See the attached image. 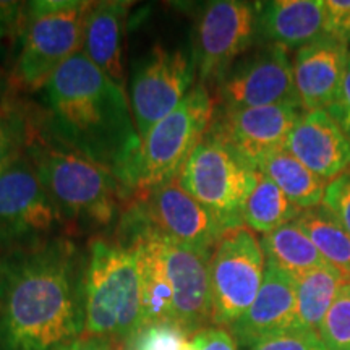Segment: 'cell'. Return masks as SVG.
Segmentation results:
<instances>
[{
	"label": "cell",
	"instance_id": "7a4b0ae2",
	"mask_svg": "<svg viewBox=\"0 0 350 350\" xmlns=\"http://www.w3.org/2000/svg\"><path fill=\"white\" fill-rule=\"evenodd\" d=\"M44 98L49 137L119 178L142 143L124 86L81 51L57 68Z\"/></svg>",
	"mask_w": 350,
	"mask_h": 350
},
{
	"label": "cell",
	"instance_id": "d4e9b609",
	"mask_svg": "<svg viewBox=\"0 0 350 350\" xmlns=\"http://www.w3.org/2000/svg\"><path fill=\"white\" fill-rule=\"evenodd\" d=\"M301 209L295 206L282 190L265 174L258 175V183L243 209V226L266 235L279 227L294 222Z\"/></svg>",
	"mask_w": 350,
	"mask_h": 350
},
{
	"label": "cell",
	"instance_id": "cb8c5ba5",
	"mask_svg": "<svg viewBox=\"0 0 350 350\" xmlns=\"http://www.w3.org/2000/svg\"><path fill=\"white\" fill-rule=\"evenodd\" d=\"M323 258L350 282V234L325 204L305 209L295 219Z\"/></svg>",
	"mask_w": 350,
	"mask_h": 350
},
{
	"label": "cell",
	"instance_id": "484cf974",
	"mask_svg": "<svg viewBox=\"0 0 350 350\" xmlns=\"http://www.w3.org/2000/svg\"><path fill=\"white\" fill-rule=\"evenodd\" d=\"M33 125L18 109L0 106V172L25 154Z\"/></svg>",
	"mask_w": 350,
	"mask_h": 350
},
{
	"label": "cell",
	"instance_id": "4316f807",
	"mask_svg": "<svg viewBox=\"0 0 350 350\" xmlns=\"http://www.w3.org/2000/svg\"><path fill=\"white\" fill-rule=\"evenodd\" d=\"M318 336L326 350H350V282L339 288Z\"/></svg>",
	"mask_w": 350,
	"mask_h": 350
},
{
	"label": "cell",
	"instance_id": "7c38bea8",
	"mask_svg": "<svg viewBox=\"0 0 350 350\" xmlns=\"http://www.w3.org/2000/svg\"><path fill=\"white\" fill-rule=\"evenodd\" d=\"M193 59L156 46L139 60L130 85V103L139 138L180 106L195 83Z\"/></svg>",
	"mask_w": 350,
	"mask_h": 350
},
{
	"label": "cell",
	"instance_id": "3957f363",
	"mask_svg": "<svg viewBox=\"0 0 350 350\" xmlns=\"http://www.w3.org/2000/svg\"><path fill=\"white\" fill-rule=\"evenodd\" d=\"M25 152L64 221L85 229L107 227L116 221L124 191L111 170L34 126Z\"/></svg>",
	"mask_w": 350,
	"mask_h": 350
},
{
	"label": "cell",
	"instance_id": "603a6c76",
	"mask_svg": "<svg viewBox=\"0 0 350 350\" xmlns=\"http://www.w3.org/2000/svg\"><path fill=\"white\" fill-rule=\"evenodd\" d=\"M260 172L281 188L282 193L301 211L323 204L327 183L286 150L271 156L261 165Z\"/></svg>",
	"mask_w": 350,
	"mask_h": 350
},
{
	"label": "cell",
	"instance_id": "52a82bcc",
	"mask_svg": "<svg viewBox=\"0 0 350 350\" xmlns=\"http://www.w3.org/2000/svg\"><path fill=\"white\" fill-rule=\"evenodd\" d=\"M120 230L125 243L148 230L195 250L213 253L230 229L188 193L175 177L146 193L135 195V203L122 219Z\"/></svg>",
	"mask_w": 350,
	"mask_h": 350
},
{
	"label": "cell",
	"instance_id": "5bb4252c",
	"mask_svg": "<svg viewBox=\"0 0 350 350\" xmlns=\"http://www.w3.org/2000/svg\"><path fill=\"white\" fill-rule=\"evenodd\" d=\"M62 222L26 152L0 172V242L42 237Z\"/></svg>",
	"mask_w": 350,
	"mask_h": 350
},
{
	"label": "cell",
	"instance_id": "d590c367",
	"mask_svg": "<svg viewBox=\"0 0 350 350\" xmlns=\"http://www.w3.org/2000/svg\"><path fill=\"white\" fill-rule=\"evenodd\" d=\"M3 91H5V81H3L2 75H0V96L3 94Z\"/></svg>",
	"mask_w": 350,
	"mask_h": 350
},
{
	"label": "cell",
	"instance_id": "2e32d148",
	"mask_svg": "<svg viewBox=\"0 0 350 350\" xmlns=\"http://www.w3.org/2000/svg\"><path fill=\"white\" fill-rule=\"evenodd\" d=\"M349 60V47L329 34L295 52L292 70L301 111H326L334 103Z\"/></svg>",
	"mask_w": 350,
	"mask_h": 350
},
{
	"label": "cell",
	"instance_id": "1f68e13d",
	"mask_svg": "<svg viewBox=\"0 0 350 350\" xmlns=\"http://www.w3.org/2000/svg\"><path fill=\"white\" fill-rule=\"evenodd\" d=\"M326 34L338 38L350 49V0H327Z\"/></svg>",
	"mask_w": 350,
	"mask_h": 350
},
{
	"label": "cell",
	"instance_id": "6da1fadb",
	"mask_svg": "<svg viewBox=\"0 0 350 350\" xmlns=\"http://www.w3.org/2000/svg\"><path fill=\"white\" fill-rule=\"evenodd\" d=\"M75 245L47 239L0 261V350H55L83 325Z\"/></svg>",
	"mask_w": 350,
	"mask_h": 350
},
{
	"label": "cell",
	"instance_id": "e0dca14e",
	"mask_svg": "<svg viewBox=\"0 0 350 350\" xmlns=\"http://www.w3.org/2000/svg\"><path fill=\"white\" fill-rule=\"evenodd\" d=\"M286 151L326 183L350 167V139L327 111L301 112Z\"/></svg>",
	"mask_w": 350,
	"mask_h": 350
},
{
	"label": "cell",
	"instance_id": "f546056e",
	"mask_svg": "<svg viewBox=\"0 0 350 350\" xmlns=\"http://www.w3.org/2000/svg\"><path fill=\"white\" fill-rule=\"evenodd\" d=\"M250 350H326L319 339L318 332L288 327L286 331L275 332L273 336L258 340Z\"/></svg>",
	"mask_w": 350,
	"mask_h": 350
},
{
	"label": "cell",
	"instance_id": "836d02e7",
	"mask_svg": "<svg viewBox=\"0 0 350 350\" xmlns=\"http://www.w3.org/2000/svg\"><path fill=\"white\" fill-rule=\"evenodd\" d=\"M326 111L334 119L336 124L340 126L345 137L350 139V60L347 68H345L339 93L336 96L334 103Z\"/></svg>",
	"mask_w": 350,
	"mask_h": 350
},
{
	"label": "cell",
	"instance_id": "d6a6232c",
	"mask_svg": "<svg viewBox=\"0 0 350 350\" xmlns=\"http://www.w3.org/2000/svg\"><path fill=\"white\" fill-rule=\"evenodd\" d=\"M195 350H239V344L232 332L221 326H206L195 332L190 339Z\"/></svg>",
	"mask_w": 350,
	"mask_h": 350
},
{
	"label": "cell",
	"instance_id": "5b68a950",
	"mask_svg": "<svg viewBox=\"0 0 350 350\" xmlns=\"http://www.w3.org/2000/svg\"><path fill=\"white\" fill-rule=\"evenodd\" d=\"M214 111L216 104L208 88L195 85L180 106L142 138L137 152L117 178L124 196L125 190L142 195L178 177L196 144L208 133Z\"/></svg>",
	"mask_w": 350,
	"mask_h": 350
},
{
	"label": "cell",
	"instance_id": "44dd1931",
	"mask_svg": "<svg viewBox=\"0 0 350 350\" xmlns=\"http://www.w3.org/2000/svg\"><path fill=\"white\" fill-rule=\"evenodd\" d=\"M260 243L266 262L295 279L310 271L329 265L295 221L261 235Z\"/></svg>",
	"mask_w": 350,
	"mask_h": 350
},
{
	"label": "cell",
	"instance_id": "83f0119b",
	"mask_svg": "<svg viewBox=\"0 0 350 350\" xmlns=\"http://www.w3.org/2000/svg\"><path fill=\"white\" fill-rule=\"evenodd\" d=\"M190 344L182 327L170 323L146 325L130 339L129 350H183Z\"/></svg>",
	"mask_w": 350,
	"mask_h": 350
},
{
	"label": "cell",
	"instance_id": "f1b7e54d",
	"mask_svg": "<svg viewBox=\"0 0 350 350\" xmlns=\"http://www.w3.org/2000/svg\"><path fill=\"white\" fill-rule=\"evenodd\" d=\"M28 2H0V62L18 55L26 25Z\"/></svg>",
	"mask_w": 350,
	"mask_h": 350
},
{
	"label": "cell",
	"instance_id": "9a60e30c",
	"mask_svg": "<svg viewBox=\"0 0 350 350\" xmlns=\"http://www.w3.org/2000/svg\"><path fill=\"white\" fill-rule=\"evenodd\" d=\"M295 104L214 111L209 131L234 150L250 167H260L271 156L286 150L287 138L301 116Z\"/></svg>",
	"mask_w": 350,
	"mask_h": 350
},
{
	"label": "cell",
	"instance_id": "8fae6325",
	"mask_svg": "<svg viewBox=\"0 0 350 350\" xmlns=\"http://www.w3.org/2000/svg\"><path fill=\"white\" fill-rule=\"evenodd\" d=\"M217 111H240L295 104L300 106L288 51L262 44L243 59H239L216 85Z\"/></svg>",
	"mask_w": 350,
	"mask_h": 350
},
{
	"label": "cell",
	"instance_id": "e575fe53",
	"mask_svg": "<svg viewBox=\"0 0 350 350\" xmlns=\"http://www.w3.org/2000/svg\"><path fill=\"white\" fill-rule=\"evenodd\" d=\"M55 350H117L113 347L112 339L98 338V336H85L75 338L68 342L59 345Z\"/></svg>",
	"mask_w": 350,
	"mask_h": 350
},
{
	"label": "cell",
	"instance_id": "ac0fdd59",
	"mask_svg": "<svg viewBox=\"0 0 350 350\" xmlns=\"http://www.w3.org/2000/svg\"><path fill=\"white\" fill-rule=\"evenodd\" d=\"M229 327L237 344L248 349L275 332L297 327L295 278L266 262L265 279L255 301Z\"/></svg>",
	"mask_w": 350,
	"mask_h": 350
},
{
	"label": "cell",
	"instance_id": "ba28073f",
	"mask_svg": "<svg viewBox=\"0 0 350 350\" xmlns=\"http://www.w3.org/2000/svg\"><path fill=\"white\" fill-rule=\"evenodd\" d=\"M260 170L208 130L178 174V182L227 229L243 226V209L258 183Z\"/></svg>",
	"mask_w": 350,
	"mask_h": 350
},
{
	"label": "cell",
	"instance_id": "d6986e66",
	"mask_svg": "<svg viewBox=\"0 0 350 350\" xmlns=\"http://www.w3.org/2000/svg\"><path fill=\"white\" fill-rule=\"evenodd\" d=\"M256 28L265 44L297 52L326 36V3L321 0L258 2Z\"/></svg>",
	"mask_w": 350,
	"mask_h": 350
},
{
	"label": "cell",
	"instance_id": "7402d4cb",
	"mask_svg": "<svg viewBox=\"0 0 350 350\" xmlns=\"http://www.w3.org/2000/svg\"><path fill=\"white\" fill-rule=\"evenodd\" d=\"M349 282L342 273L331 265L310 271L295 279V321L297 327L319 331L339 288Z\"/></svg>",
	"mask_w": 350,
	"mask_h": 350
},
{
	"label": "cell",
	"instance_id": "9c48e42d",
	"mask_svg": "<svg viewBox=\"0 0 350 350\" xmlns=\"http://www.w3.org/2000/svg\"><path fill=\"white\" fill-rule=\"evenodd\" d=\"M213 325L230 326L250 308L260 292L266 258L260 239L247 226L227 230L211 256Z\"/></svg>",
	"mask_w": 350,
	"mask_h": 350
},
{
	"label": "cell",
	"instance_id": "8d00e7d4",
	"mask_svg": "<svg viewBox=\"0 0 350 350\" xmlns=\"http://www.w3.org/2000/svg\"><path fill=\"white\" fill-rule=\"evenodd\" d=\"M183 350H195V349H193V347H191V344H188V345H187V347H185V349H183Z\"/></svg>",
	"mask_w": 350,
	"mask_h": 350
},
{
	"label": "cell",
	"instance_id": "4dcf8cb0",
	"mask_svg": "<svg viewBox=\"0 0 350 350\" xmlns=\"http://www.w3.org/2000/svg\"><path fill=\"white\" fill-rule=\"evenodd\" d=\"M323 204L350 234V167L327 183Z\"/></svg>",
	"mask_w": 350,
	"mask_h": 350
},
{
	"label": "cell",
	"instance_id": "ffe728a7",
	"mask_svg": "<svg viewBox=\"0 0 350 350\" xmlns=\"http://www.w3.org/2000/svg\"><path fill=\"white\" fill-rule=\"evenodd\" d=\"M131 3L120 0L91 2L85 20L83 52L106 75L124 85L122 65V36L125 16Z\"/></svg>",
	"mask_w": 350,
	"mask_h": 350
},
{
	"label": "cell",
	"instance_id": "8992f818",
	"mask_svg": "<svg viewBox=\"0 0 350 350\" xmlns=\"http://www.w3.org/2000/svg\"><path fill=\"white\" fill-rule=\"evenodd\" d=\"M91 2H28L21 46L13 62L12 81L28 93L44 90L70 57L81 52L85 20Z\"/></svg>",
	"mask_w": 350,
	"mask_h": 350
},
{
	"label": "cell",
	"instance_id": "4fadbf2b",
	"mask_svg": "<svg viewBox=\"0 0 350 350\" xmlns=\"http://www.w3.org/2000/svg\"><path fill=\"white\" fill-rule=\"evenodd\" d=\"M148 237L159 258L174 294V325L187 334L198 332L213 323L211 256L152 232H142L135 239ZM135 239H131L130 245Z\"/></svg>",
	"mask_w": 350,
	"mask_h": 350
},
{
	"label": "cell",
	"instance_id": "277c9868",
	"mask_svg": "<svg viewBox=\"0 0 350 350\" xmlns=\"http://www.w3.org/2000/svg\"><path fill=\"white\" fill-rule=\"evenodd\" d=\"M83 286V327L88 336L130 340L142 329V281L133 247L94 239Z\"/></svg>",
	"mask_w": 350,
	"mask_h": 350
},
{
	"label": "cell",
	"instance_id": "30bf717a",
	"mask_svg": "<svg viewBox=\"0 0 350 350\" xmlns=\"http://www.w3.org/2000/svg\"><path fill=\"white\" fill-rule=\"evenodd\" d=\"M256 3L240 0L209 2L196 21L193 65L198 83L217 85L255 42Z\"/></svg>",
	"mask_w": 350,
	"mask_h": 350
}]
</instances>
